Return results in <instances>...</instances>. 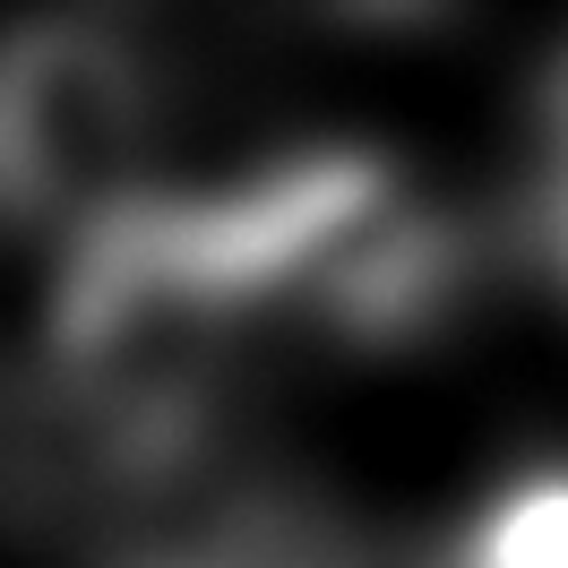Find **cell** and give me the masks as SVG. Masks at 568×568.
Instances as JSON below:
<instances>
[{
    "label": "cell",
    "mask_w": 568,
    "mask_h": 568,
    "mask_svg": "<svg viewBox=\"0 0 568 568\" xmlns=\"http://www.w3.org/2000/svg\"><path fill=\"white\" fill-rule=\"evenodd\" d=\"M155 78L139 43L87 18L0 36V224H104L130 207Z\"/></svg>",
    "instance_id": "1"
},
{
    "label": "cell",
    "mask_w": 568,
    "mask_h": 568,
    "mask_svg": "<svg viewBox=\"0 0 568 568\" xmlns=\"http://www.w3.org/2000/svg\"><path fill=\"white\" fill-rule=\"evenodd\" d=\"M448 568H568V465L499 483L465 517Z\"/></svg>",
    "instance_id": "2"
},
{
    "label": "cell",
    "mask_w": 568,
    "mask_h": 568,
    "mask_svg": "<svg viewBox=\"0 0 568 568\" xmlns=\"http://www.w3.org/2000/svg\"><path fill=\"white\" fill-rule=\"evenodd\" d=\"M534 250L568 293V61L542 95V139H534Z\"/></svg>",
    "instance_id": "3"
}]
</instances>
